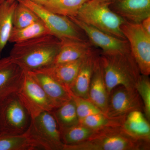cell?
I'll return each mask as SVG.
<instances>
[{
  "label": "cell",
  "mask_w": 150,
  "mask_h": 150,
  "mask_svg": "<svg viewBox=\"0 0 150 150\" xmlns=\"http://www.w3.org/2000/svg\"><path fill=\"white\" fill-rule=\"evenodd\" d=\"M68 18L83 31L91 43L101 49L102 52L112 54L131 51L126 39H120L108 34L81 21L76 17Z\"/></svg>",
  "instance_id": "8fae6325"
},
{
  "label": "cell",
  "mask_w": 150,
  "mask_h": 150,
  "mask_svg": "<svg viewBox=\"0 0 150 150\" xmlns=\"http://www.w3.org/2000/svg\"><path fill=\"white\" fill-rule=\"evenodd\" d=\"M38 146L46 150H63L64 144L56 119L51 112L46 111L30 120L26 130Z\"/></svg>",
  "instance_id": "52a82bcc"
},
{
  "label": "cell",
  "mask_w": 150,
  "mask_h": 150,
  "mask_svg": "<svg viewBox=\"0 0 150 150\" xmlns=\"http://www.w3.org/2000/svg\"><path fill=\"white\" fill-rule=\"evenodd\" d=\"M61 41L51 34L14 43L9 56L23 71H34L53 64Z\"/></svg>",
  "instance_id": "6da1fadb"
},
{
  "label": "cell",
  "mask_w": 150,
  "mask_h": 150,
  "mask_svg": "<svg viewBox=\"0 0 150 150\" xmlns=\"http://www.w3.org/2000/svg\"><path fill=\"white\" fill-rule=\"evenodd\" d=\"M2 0H0V2H1V1Z\"/></svg>",
  "instance_id": "836d02e7"
},
{
  "label": "cell",
  "mask_w": 150,
  "mask_h": 150,
  "mask_svg": "<svg viewBox=\"0 0 150 150\" xmlns=\"http://www.w3.org/2000/svg\"><path fill=\"white\" fill-rule=\"evenodd\" d=\"M99 54L92 51L84 57L76 79L71 88L72 93L88 100V90L96 62Z\"/></svg>",
  "instance_id": "2e32d148"
},
{
  "label": "cell",
  "mask_w": 150,
  "mask_h": 150,
  "mask_svg": "<svg viewBox=\"0 0 150 150\" xmlns=\"http://www.w3.org/2000/svg\"><path fill=\"white\" fill-rule=\"evenodd\" d=\"M23 71L21 84L16 94L30 119H33L42 112H51L55 109L32 72Z\"/></svg>",
  "instance_id": "8992f818"
},
{
  "label": "cell",
  "mask_w": 150,
  "mask_h": 150,
  "mask_svg": "<svg viewBox=\"0 0 150 150\" xmlns=\"http://www.w3.org/2000/svg\"><path fill=\"white\" fill-rule=\"evenodd\" d=\"M4 1V0H2L1 1ZM6 1H8L9 2H13L15 1H18V0H6Z\"/></svg>",
  "instance_id": "d6a6232c"
},
{
  "label": "cell",
  "mask_w": 150,
  "mask_h": 150,
  "mask_svg": "<svg viewBox=\"0 0 150 150\" xmlns=\"http://www.w3.org/2000/svg\"><path fill=\"white\" fill-rule=\"evenodd\" d=\"M30 1L33 2L37 4L43 6L46 2H47L49 0H30Z\"/></svg>",
  "instance_id": "4dcf8cb0"
},
{
  "label": "cell",
  "mask_w": 150,
  "mask_h": 150,
  "mask_svg": "<svg viewBox=\"0 0 150 150\" xmlns=\"http://www.w3.org/2000/svg\"><path fill=\"white\" fill-rule=\"evenodd\" d=\"M149 122L144 112L134 110L125 117L122 127L124 131L134 139L150 143Z\"/></svg>",
  "instance_id": "ac0fdd59"
},
{
  "label": "cell",
  "mask_w": 150,
  "mask_h": 150,
  "mask_svg": "<svg viewBox=\"0 0 150 150\" xmlns=\"http://www.w3.org/2000/svg\"><path fill=\"white\" fill-rule=\"evenodd\" d=\"M109 7L125 21L141 23L150 16V0H111Z\"/></svg>",
  "instance_id": "4fadbf2b"
},
{
  "label": "cell",
  "mask_w": 150,
  "mask_h": 150,
  "mask_svg": "<svg viewBox=\"0 0 150 150\" xmlns=\"http://www.w3.org/2000/svg\"><path fill=\"white\" fill-rule=\"evenodd\" d=\"M144 105V112L147 119L150 120V81L149 76L141 74L136 86Z\"/></svg>",
  "instance_id": "83f0119b"
},
{
  "label": "cell",
  "mask_w": 150,
  "mask_h": 150,
  "mask_svg": "<svg viewBox=\"0 0 150 150\" xmlns=\"http://www.w3.org/2000/svg\"><path fill=\"white\" fill-rule=\"evenodd\" d=\"M108 95L100 54L96 62L88 90V100L103 113H106Z\"/></svg>",
  "instance_id": "9a60e30c"
},
{
  "label": "cell",
  "mask_w": 150,
  "mask_h": 150,
  "mask_svg": "<svg viewBox=\"0 0 150 150\" xmlns=\"http://www.w3.org/2000/svg\"><path fill=\"white\" fill-rule=\"evenodd\" d=\"M141 24L145 31L150 35V16L144 19Z\"/></svg>",
  "instance_id": "f546056e"
},
{
  "label": "cell",
  "mask_w": 150,
  "mask_h": 150,
  "mask_svg": "<svg viewBox=\"0 0 150 150\" xmlns=\"http://www.w3.org/2000/svg\"><path fill=\"white\" fill-rule=\"evenodd\" d=\"M125 118H111L102 112L88 116L80 123L96 131L107 127L121 126Z\"/></svg>",
  "instance_id": "484cf974"
},
{
  "label": "cell",
  "mask_w": 150,
  "mask_h": 150,
  "mask_svg": "<svg viewBox=\"0 0 150 150\" xmlns=\"http://www.w3.org/2000/svg\"><path fill=\"white\" fill-rule=\"evenodd\" d=\"M100 59L108 95L119 86L136 89L141 74L131 51L112 54L101 52Z\"/></svg>",
  "instance_id": "7a4b0ae2"
},
{
  "label": "cell",
  "mask_w": 150,
  "mask_h": 150,
  "mask_svg": "<svg viewBox=\"0 0 150 150\" xmlns=\"http://www.w3.org/2000/svg\"><path fill=\"white\" fill-rule=\"evenodd\" d=\"M48 34L51 33L46 25L40 19L22 28L13 27L8 42L13 43H19Z\"/></svg>",
  "instance_id": "7402d4cb"
},
{
  "label": "cell",
  "mask_w": 150,
  "mask_h": 150,
  "mask_svg": "<svg viewBox=\"0 0 150 150\" xmlns=\"http://www.w3.org/2000/svg\"><path fill=\"white\" fill-rule=\"evenodd\" d=\"M91 1L96 2H104L110 1L111 0H91Z\"/></svg>",
  "instance_id": "1f68e13d"
},
{
  "label": "cell",
  "mask_w": 150,
  "mask_h": 150,
  "mask_svg": "<svg viewBox=\"0 0 150 150\" xmlns=\"http://www.w3.org/2000/svg\"><path fill=\"white\" fill-rule=\"evenodd\" d=\"M17 3L6 0L0 2V56L8 42L13 28V17Z\"/></svg>",
  "instance_id": "ffe728a7"
},
{
  "label": "cell",
  "mask_w": 150,
  "mask_h": 150,
  "mask_svg": "<svg viewBox=\"0 0 150 150\" xmlns=\"http://www.w3.org/2000/svg\"><path fill=\"white\" fill-rule=\"evenodd\" d=\"M30 120L16 94L0 102V134H22L27 130Z\"/></svg>",
  "instance_id": "9c48e42d"
},
{
  "label": "cell",
  "mask_w": 150,
  "mask_h": 150,
  "mask_svg": "<svg viewBox=\"0 0 150 150\" xmlns=\"http://www.w3.org/2000/svg\"><path fill=\"white\" fill-rule=\"evenodd\" d=\"M89 0H49L43 7L54 13L69 17L76 16Z\"/></svg>",
  "instance_id": "cb8c5ba5"
},
{
  "label": "cell",
  "mask_w": 150,
  "mask_h": 150,
  "mask_svg": "<svg viewBox=\"0 0 150 150\" xmlns=\"http://www.w3.org/2000/svg\"><path fill=\"white\" fill-rule=\"evenodd\" d=\"M134 110L144 112V105L136 89L119 86L110 91L105 115L111 118H125Z\"/></svg>",
  "instance_id": "30bf717a"
},
{
  "label": "cell",
  "mask_w": 150,
  "mask_h": 150,
  "mask_svg": "<svg viewBox=\"0 0 150 150\" xmlns=\"http://www.w3.org/2000/svg\"><path fill=\"white\" fill-rule=\"evenodd\" d=\"M150 143L136 139L122 126L95 131L88 139L74 145H64L63 150H149Z\"/></svg>",
  "instance_id": "3957f363"
},
{
  "label": "cell",
  "mask_w": 150,
  "mask_h": 150,
  "mask_svg": "<svg viewBox=\"0 0 150 150\" xmlns=\"http://www.w3.org/2000/svg\"><path fill=\"white\" fill-rule=\"evenodd\" d=\"M59 129L69 128L79 123L74 102L72 98L51 111Z\"/></svg>",
  "instance_id": "603a6c76"
},
{
  "label": "cell",
  "mask_w": 150,
  "mask_h": 150,
  "mask_svg": "<svg viewBox=\"0 0 150 150\" xmlns=\"http://www.w3.org/2000/svg\"><path fill=\"white\" fill-rule=\"evenodd\" d=\"M109 3L110 1L96 2L89 0L75 17L108 34L126 40L121 29L125 20L110 9Z\"/></svg>",
  "instance_id": "277c9868"
},
{
  "label": "cell",
  "mask_w": 150,
  "mask_h": 150,
  "mask_svg": "<svg viewBox=\"0 0 150 150\" xmlns=\"http://www.w3.org/2000/svg\"><path fill=\"white\" fill-rule=\"evenodd\" d=\"M23 71L9 56L0 59V102L18 91Z\"/></svg>",
  "instance_id": "7c38bea8"
},
{
  "label": "cell",
  "mask_w": 150,
  "mask_h": 150,
  "mask_svg": "<svg viewBox=\"0 0 150 150\" xmlns=\"http://www.w3.org/2000/svg\"><path fill=\"white\" fill-rule=\"evenodd\" d=\"M60 49L54 59V64L76 61L83 58L93 50L87 41L66 40H60Z\"/></svg>",
  "instance_id": "e0dca14e"
},
{
  "label": "cell",
  "mask_w": 150,
  "mask_h": 150,
  "mask_svg": "<svg viewBox=\"0 0 150 150\" xmlns=\"http://www.w3.org/2000/svg\"><path fill=\"white\" fill-rule=\"evenodd\" d=\"M40 20V18L29 8L18 1L13 17V27L22 28Z\"/></svg>",
  "instance_id": "4316f807"
},
{
  "label": "cell",
  "mask_w": 150,
  "mask_h": 150,
  "mask_svg": "<svg viewBox=\"0 0 150 150\" xmlns=\"http://www.w3.org/2000/svg\"><path fill=\"white\" fill-rule=\"evenodd\" d=\"M84 57L73 62L57 64H53L38 70L50 75L60 83L71 90Z\"/></svg>",
  "instance_id": "d6986e66"
},
{
  "label": "cell",
  "mask_w": 150,
  "mask_h": 150,
  "mask_svg": "<svg viewBox=\"0 0 150 150\" xmlns=\"http://www.w3.org/2000/svg\"><path fill=\"white\" fill-rule=\"evenodd\" d=\"M39 149L25 131L18 134H0V150H34Z\"/></svg>",
  "instance_id": "44dd1931"
},
{
  "label": "cell",
  "mask_w": 150,
  "mask_h": 150,
  "mask_svg": "<svg viewBox=\"0 0 150 150\" xmlns=\"http://www.w3.org/2000/svg\"><path fill=\"white\" fill-rule=\"evenodd\" d=\"M71 95L72 98L76 106L79 123L84 118L88 116L102 112L98 108L88 100L77 96L73 94L72 92Z\"/></svg>",
  "instance_id": "f1b7e54d"
},
{
  "label": "cell",
  "mask_w": 150,
  "mask_h": 150,
  "mask_svg": "<svg viewBox=\"0 0 150 150\" xmlns=\"http://www.w3.org/2000/svg\"><path fill=\"white\" fill-rule=\"evenodd\" d=\"M123 35L129 42L131 53L141 74H150V35L143 29L141 23L125 21L121 25Z\"/></svg>",
  "instance_id": "ba28073f"
},
{
  "label": "cell",
  "mask_w": 150,
  "mask_h": 150,
  "mask_svg": "<svg viewBox=\"0 0 150 150\" xmlns=\"http://www.w3.org/2000/svg\"><path fill=\"white\" fill-rule=\"evenodd\" d=\"M33 11L46 25L52 35L60 40L87 41L83 31L67 17L54 13L30 0H18Z\"/></svg>",
  "instance_id": "5b68a950"
},
{
  "label": "cell",
  "mask_w": 150,
  "mask_h": 150,
  "mask_svg": "<svg viewBox=\"0 0 150 150\" xmlns=\"http://www.w3.org/2000/svg\"><path fill=\"white\" fill-rule=\"evenodd\" d=\"M31 72L55 108L72 99L71 90L51 76L40 70Z\"/></svg>",
  "instance_id": "5bb4252c"
},
{
  "label": "cell",
  "mask_w": 150,
  "mask_h": 150,
  "mask_svg": "<svg viewBox=\"0 0 150 150\" xmlns=\"http://www.w3.org/2000/svg\"><path fill=\"white\" fill-rule=\"evenodd\" d=\"M59 130L62 142L64 144L68 145L76 144L86 141L95 131L80 123Z\"/></svg>",
  "instance_id": "d4e9b609"
}]
</instances>
